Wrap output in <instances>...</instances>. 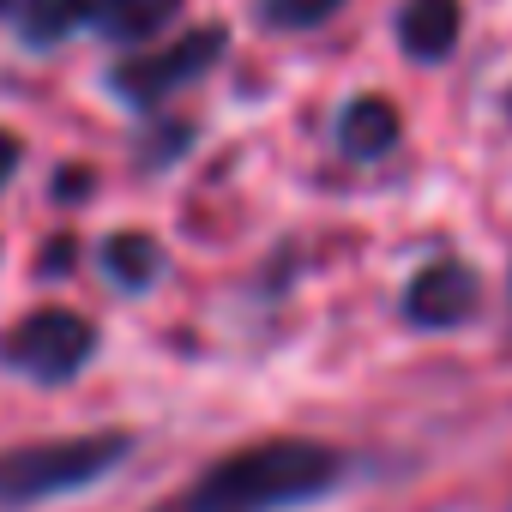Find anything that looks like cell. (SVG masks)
<instances>
[{
    "instance_id": "cell-1",
    "label": "cell",
    "mask_w": 512,
    "mask_h": 512,
    "mask_svg": "<svg viewBox=\"0 0 512 512\" xmlns=\"http://www.w3.org/2000/svg\"><path fill=\"white\" fill-rule=\"evenodd\" d=\"M344 476V452L314 440H260L217 464H205L175 500L151 512H296L332 494Z\"/></svg>"
},
{
    "instance_id": "cell-2",
    "label": "cell",
    "mask_w": 512,
    "mask_h": 512,
    "mask_svg": "<svg viewBox=\"0 0 512 512\" xmlns=\"http://www.w3.org/2000/svg\"><path fill=\"white\" fill-rule=\"evenodd\" d=\"M127 452H133V434H121V428L73 434V440H37V446H7L0 452V506H43V500L73 494V488H91Z\"/></svg>"
},
{
    "instance_id": "cell-3",
    "label": "cell",
    "mask_w": 512,
    "mask_h": 512,
    "mask_svg": "<svg viewBox=\"0 0 512 512\" xmlns=\"http://www.w3.org/2000/svg\"><path fill=\"white\" fill-rule=\"evenodd\" d=\"M91 356H97V326L73 308H37L19 326L0 332V368H13L37 386L73 380Z\"/></svg>"
},
{
    "instance_id": "cell-4",
    "label": "cell",
    "mask_w": 512,
    "mask_h": 512,
    "mask_svg": "<svg viewBox=\"0 0 512 512\" xmlns=\"http://www.w3.org/2000/svg\"><path fill=\"white\" fill-rule=\"evenodd\" d=\"M223 49H229V37H223L217 25L181 31V37H169L163 49L127 55V61L109 73V91H115L121 103H133V109H163L175 91L199 85V79H205L217 61H223Z\"/></svg>"
},
{
    "instance_id": "cell-5",
    "label": "cell",
    "mask_w": 512,
    "mask_h": 512,
    "mask_svg": "<svg viewBox=\"0 0 512 512\" xmlns=\"http://www.w3.org/2000/svg\"><path fill=\"white\" fill-rule=\"evenodd\" d=\"M482 308V278L464 266V260H434L410 278L404 290V320L422 326V332H446V326H464L470 314Z\"/></svg>"
},
{
    "instance_id": "cell-6",
    "label": "cell",
    "mask_w": 512,
    "mask_h": 512,
    "mask_svg": "<svg viewBox=\"0 0 512 512\" xmlns=\"http://www.w3.org/2000/svg\"><path fill=\"white\" fill-rule=\"evenodd\" d=\"M458 31H464V7H458V0H404V13H398V43L422 67L446 61L458 49Z\"/></svg>"
},
{
    "instance_id": "cell-7",
    "label": "cell",
    "mask_w": 512,
    "mask_h": 512,
    "mask_svg": "<svg viewBox=\"0 0 512 512\" xmlns=\"http://www.w3.org/2000/svg\"><path fill=\"white\" fill-rule=\"evenodd\" d=\"M398 145V109L386 97H356L344 115H338V151L356 157V163H374Z\"/></svg>"
},
{
    "instance_id": "cell-8",
    "label": "cell",
    "mask_w": 512,
    "mask_h": 512,
    "mask_svg": "<svg viewBox=\"0 0 512 512\" xmlns=\"http://www.w3.org/2000/svg\"><path fill=\"white\" fill-rule=\"evenodd\" d=\"M175 19H181V0H97L91 7V25L109 43H151Z\"/></svg>"
},
{
    "instance_id": "cell-9",
    "label": "cell",
    "mask_w": 512,
    "mask_h": 512,
    "mask_svg": "<svg viewBox=\"0 0 512 512\" xmlns=\"http://www.w3.org/2000/svg\"><path fill=\"white\" fill-rule=\"evenodd\" d=\"M91 7H97V0H19L13 13H19V37L31 49H55L79 25H91Z\"/></svg>"
},
{
    "instance_id": "cell-10",
    "label": "cell",
    "mask_w": 512,
    "mask_h": 512,
    "mask_svg": "<svg viewBox=\"0 0 512 512\" xmlns=\"http://www.w3.org/2000/svg\"><path fill=\"white\" fill-rule=\"evenodd\" d=\"M103 272H109L121 290H151L157 272H163V247H157L151 235H139V229L109 235V241H103Z\"/></svg>"
},
{
    "instance_id": "cell-11",
    "label": "cell",
    "mask_w": 512,
    "mask_h": 512,
    "mask_svg": "<svg viewBox=\"0 0 512 512\" xmlns=\"http://www.w3.org/2000/svg\"><path fill=\"white\" fill-rule=\"evenodd\" d=\"M344 7L350 0H253V19H260L266 31H320Z\"/></svg>"
},
{
    "instance_id": "cell-12",
    "label": "cell",
    "mask_w": 512,
    "mask_h": 512,
    "mask_svg": "<svg viewBox=\"0 0 512 512\" xmlns=\"http://www.w3.org/2000/svg\"><path fill=\"white\" fill-rule=\"evenodd\" d=\"M13 169H19V139H13V133H0V187H7Z\"/></svg>"
},
{
    "instance_id": "cell-13",
    "label": "cell",
    "mask_w": 512,
    "mask_h": 512,
    "mask_svg": "<svg viewBox=\"0 0 512 512\" xmlns=\"http://www.w3.org/2000/svg\"><path fill=\"white\" fill-rule=\"evenodd\" d=\"M13 7H19V0H0V13H13Z\"/></svg>"
}]
</instances>
